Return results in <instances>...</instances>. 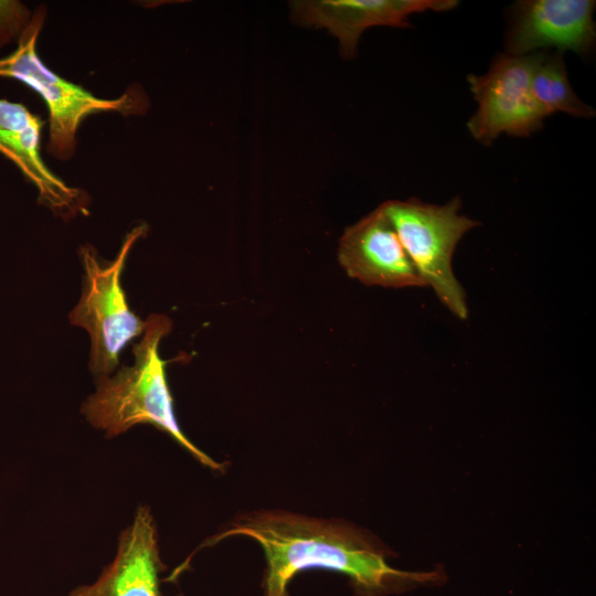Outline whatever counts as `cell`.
<instances>
[{
    "mask_svg": "<svg viewBox=\"0 0 596 596\" xmlns=\"http://www.w3.org/2000/svg\"><path fill=\"white\" fill-rule=\"evenodd\" d=\"M171 329L169 317L150 315L140 341L132 348L134 363L123 366L111 376H97L96 391L83 403L82 413L91 425L110 437L135 425H153L169 434L201 464L222 470V465L194 446L178 425L166 362L159 354L160 341Z\"/></svg>",
    "mask_w": 596,
    "mask_h": 596,
    "instance_id": "7a4b0ae2",
    "label": "cell"
},
{
    "mask_svg": "<svg viewBox=\"0 0 596 596\" xmlns=\"http://www.w3.org/2000/svg\"><path fill=\"white\" fill-rule=\"evenodd\" d=\"M235 535L255 540L264 551L263 596H290L288 586L292 577L309 568L347 575L358 596H389L445 579L441 571L407 572L392 567L386 561L387 549L366 531L341 521L285 511L252 512L240 517L206 544Z\"/></svg>",
    "mask_w": 596,
    "mask_h": 596,
    "instance_id": "6da1fadb",
    "label": "cell"
},
{
    "mask_svg": "<svg viewBox=\"0 0 596 596\" xmlns=\"http://www.w3.org/2000/svg\"><path fill=\"white\" fill-rule=\"evenodd\" d=\"M543 55L544 52L502 54L493 60L486 74L467 76L478 104L467 123L476 140L489 146L502 132L529 137L542 128L545 116L532 96L531 78Z\"/></svg>",
    "mask_w": 596,
    "mask_h": 596,
    "instance_id": "8992f818",
    "label": "cell"
},
{
    "mask_svg": "<svg viewBox=\"0 0 596 596\" xmlns=\"http://www.w3.org/2000/svg\"><path fill=\"white\" fill-rule=\"evenodd\" d=\"M532 96L543 113H565L577 118H592L595 110L585 104L572 89L562 52L544 53L531 78Z\"/></svg>",
    "mask_w": 596,
    "mask_h": 596,
    "instance_id": "7c38bea8",
    "label": "cell"
},
{
    "mask_svg": "<svg viewBox=\"0 0 596 596\" xmlns=\"http://www.w3.org/2000/svg\"><path fill=\"white\" fill-rule=\"evenodd\" d=\"M592 0H528L514 6L507 51L511 55L554 46L586 55L595 42Z\"/></svg>",
    "mask_w": 596,
    "mask_h": 596,
    "instance_id": "30bf717a",
    "label": "cell"
},
{
    "mask_svg": "<svg viewBox=\"0 0 596 596\" xmlns=\"http://www.w3.org/2000/svg\"><path fill=\"white\" fill-rule=\"evenodd\" d=\"M338 259L349 277L365 285L426 287L382 205L345 228Z\"/></svg>",
    "mask_w": 596,
    "mask_h": 596,
    "instance_id": "9c48e42d",
    "label": "cell"
},
{
    "mask_svg": "<svg viewBox=\"0 0 596 596\" xmlns=\"http://www.w3.org/2000/svg\"><path fill=\"white\" fill-rule=\"evenodd\" d=\"M155 520L147 507H140L131 524L123 531L114 561L91 585L73 589L68 596H162Z\"/></svg>",
    "mask_w": 596,
    "mask_h": 596,
    "instance_id": "8fae6325",
    "label": "cell"
},
{
    "mask_svg": "<svg viewBox=\"0 0 596 596\" xmlns=\"http://www.w3.org/2000/svg\"><path fill=\"white\" fill-rule=\"evenodd\" d=\"M43 120L22 103L0 98V153L12 161L39 192V202L63 219L86 214L89 198L65 183L41 156Z\"/></svg>",
    "mask_w": 596,
    "mask_h": 596,
    "instance_id": "ba28073f",
    "label": "cell"
},
{
    "mask_svg": "<svg viewBox=\"0 0 596 596\" xmlns=\"http://www.w3.org/2000/svg\"><path fill=\"white\" fill-rule=\"evenodd\" d=\"M381 205L426 287L433 288L454 316L467 319L466 295L454 275L451 259L461 237L479 223L458 214L459 198L445 205L414 198L389 200Z\"/></svg>",
    "mask_w": 596,
    "mask_h": 596,
    "instance_id": "5b68a950",
    "label": "cell"
},
{
    "mask_svg": "<svg viewBox=\"0 0 596 596\" xmlns=\"http://www.w3.org/2000/svg\"><path fill=\"white\" fill-rule=\"evenodd\" d=\"M147 230L142 224L127 233L111 260L102 258L91 245L79 248L84 269L82 294L68 319L89 334V369L96 376L113 373L124 349L145 331L146 321L129 307L121 275L131 248Z\"/></svg>",
    "mask_w": 596,
    "mask_h": 596,
    "instance_id": "277c9868",
    "label": "cell"
},
{
    "mask_svg": "<svg viewBox=\"0 0 596 596\" xmlns=\"http://www.w3.org/2000/svg\"><path fill=\"white\" fill-rule=\"evenodd\" d=\"M45 17L44 6L31 14L15 50L0 57V77L20 81L41 96L49 111L46 150L54 158L66 160L75 152L76 132L87 116L106 111L141 115L147 111L149 99L139 86L129 87L117 98H100L51 71L36 53Z\"/></svg>",
    "mask_w": 596,
    "mask_h": 596,
    "instance_id": "3957f363",
    "label": "cell"
},
{
    "mask_svg": "<svg viewBox=\"0 0 596 596\" xmlns=\"http://www.w3.org/2000/svg\"><path fill=\"white\" fill-rule=\"evenodd\" d=\"M456 0H297L290 19L301 26L326 29L339 41L341 55H355L362 33L372 26H409L408 18L424 11H447Z\"/></svg>",
    "mask_w": 596,
    "mask_h": 596,
    "instance_id": "52a82bcc",
    "label": "cell"
}]
</instances>
